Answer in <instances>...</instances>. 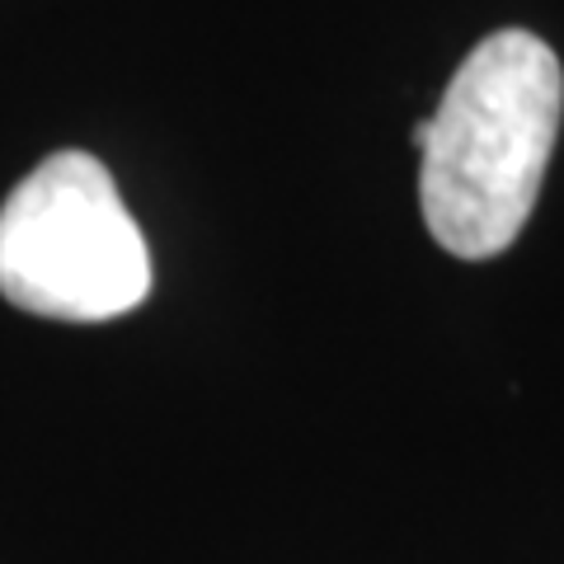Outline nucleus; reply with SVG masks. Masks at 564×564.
<instances>
[{
  "label": "nucleus",
  "mask_w": 564,
  "mask_h": 564,
  "mask_svg": "<svg viewBox=\"0 0 564 564\" xmlns=\"http://www.w3.org/2000/svg\"><path fill=\"white\" fill-rule=\"evenodd\" d=\"M564 113L551 43L499 29L456 66L443 104L414 128L419 203L433 240L456 259H494L522 236Z\"/></svg>",
  "instance_id": "1"
},
{
  "label": "nucleus",
  "mask_w": 564,
  "mask_h": 564,
  "mask_svg": "<svg viewBox=\"0 0 564 564\" xmlns=\"http://www.w3.org/2000/svg\"><path fill=\"white\" fill-rule=\"evenodd\" d=\"M0 296L43 321L99 325L151 296V250L113 174L85 151L33 165L0 207Z\"/></svg>",
  "instance_id": "2"
}]
</instances>
